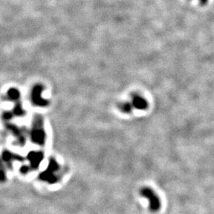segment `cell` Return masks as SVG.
I'll return each mask as SVG.
<instances>
[{
    "label": "cell",
    "mask_w": 214,
    "mask_h": 214,
    "mask_svg": "<svg viewBox=\"0 0 214 214\" xmlns=\"http://www.w3.org/2000/svg\"><path fill=\"white\" fill-rule=\"evenodd\" d=\"M141 195L146 198L149 202V207L152 212H157L160 209L161 200L157 193L149 187H144L141 190Z\"/></svg>",
    "instance_id": "obj_1"
},
{
    "label": "cell",
    "mask_w": 214,
    "mask_h": 214,
    "mask_svg": "<svg viewBox=\"0 0 214 214\" xmlns=\"http://www.w3.org/2000/svg\"><path fill=\"white\" fill-rule=\"evenodd\" d=\"M32 139L34 144L43 145L45 141V133L42 128V121L40 118H36L34 121L32 132Z\"/></svg>",
    "instance_id": "obj_2"
},
{
    "label": "cell",
    "mask_w": 214,
    "mask_h": 214,
    "mask_svg": "<svg viewBox=\"0 0 214 214\" xmlns=\"http://www.w3.org/2000/svg\"><path fill=\"white\" fill-rule=\"evenodd\" d=\"M58 168L59 166L56 160L52 159L49 164L47 169L46 170V171L40 174V178L49 183L55 182L57 180V177L55 175V173L58 170Z\"/></svg>",
    "instance_id": "obj_3"
},
{
    "label": "cell",
    "mask_w": 214,
    "mask_h": 214,
    "mask_svg": "<svg viewBox=\"0 0 214 214\" xmlns=\"http://www.w3.org/2000/svg\"><path fill=\"white\" fill-rule=\"evenodd\" d=\"M43 90V87L41 85H36L34 87L32 94V99L33 103L38 105V106H45L48 103V101L42 97V92Z\"/></svg>",
    "instance_id": "obj_4"
},
{
    "label": "cell",
    "mask_w": 214,
    "mask_h": 214,
    "mask_svg": "<svg viewBox=\"0 0 214 214\" xmlns=\"http://www.w3.org/2000/svg\"><path fill=\"white\" fill-rule=\"evenodd\" d=\"M131 103L136 109L139 110H145L148 107V102L144 97L138 94L132 95Z\"/></svg>",
    "instance_id": "obj_5"
},
{
    "label": "cell",
    "mask_w": 214,
    "mask_h": 214,
    "mask_svg": "<svg viewBox=\"0 0 214 214\" xmlns=\"http://www.w3.org/2000/svg\"><path fill=\"white\" fill-rule=\"evenodd\" d=\"M28 159L31 163V166L33 168H38L40 163L42 160V153H36V152H32L29 153L28 155Z\"/></svg>",
    "instance_id": "obj_6"
},
{
    "label": "cell",
    "mask_w": 214,
    "mask_h": 214,
    "mask_svg": "<svg viewBox=\"0 0 214 214\" xmlns=\"http://www.w3.org/2000/svg\"><path fill=\"white\" fill-rule=\"evenodd\" d=\"M7 97L8 99H10L11 101H17L20 97V92L17 89H10L7 93Z\"/></svg>",
    "instance_id": "obj_7"
},
{
    "label": "cell",
    "mask_w": 214,
    "mask_h": 214,
    "mask_svg": "<svg viewBox=\"0 0 214 214\" xmlns=\"http://www.w3.org/2000/svg\"><path fill=\"white\" fill-rule=\"evenodd\" d=\"M120 110L125 113H129L132 111L133 105L131 102H124L119 105Z\"/></svg>",
    "instance_id": "obj_8"
},
{
    "label": "cell",
    "mask_w": 214,
    "mask_h": 214,
    "mask_svg": "<svg viewBox=\"0 0 214 214\" xmlns=\"http://www.w3.org/2000/svg\"><path fill=\"white\" fill-rule=\"evenodd\" d=\"M13 112L17 116H23L24 112L22 107L20 103H17L13 110Z\"/></svg>",
    "instance_id": "obj_9"
},
{
    "label": "cell",
    "mask_w": 214,
    "mask_h": 214,
    "mask_svg": "<svg viewBox=\"0 0 214 214\" xmlns=\"http://www.w3.org/2000/svg\"><path fill=\"white\" fill-rule=\"evenodd\" d=\"M199 2H200L201 5L204 6V5H206L207 4L208 2H209V0H199Z\"/></svg>",
    "instance_id": "obj_10"
}]
</instances>
